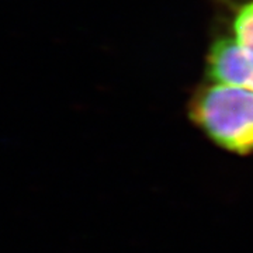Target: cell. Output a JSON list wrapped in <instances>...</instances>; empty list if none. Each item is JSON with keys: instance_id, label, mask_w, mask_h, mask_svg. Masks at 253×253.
Here are the masks:
<instances>
[{"instance_id": "6da1fadb", "label": "cell", "mask_w": 253, "mask_h": 253, "mask_svg": "<svg viewBox=\"0 0 253 253\" xmlns=\"http://www.w3.org/2000/svg\"><path fill=\"white\" fill-rule=\"evenodd\" d=\"M187 110L190 120L219 148L253 154V91L210 81L194 90Z\"/></svg>"}, {"instance_id": "3957f363", "label": "cell", "mask_w": 253, "mask_h": 253, "mask_svg": "<svg viewBox=\"0 0 253 253\" xmlns=\"http://www.w3.org/2000/svg\"><path fill=\"white\" fill-rule=\"evenodd\" d=\"M231 27L236 41L253 51V0H242L234 7Z\"/></svg>"}, {"instance_id": "7a4b0ae2", "label": "cell", "mask_w": 253, "mask_h": 253, "mask_svg": "<svg viewBox=\"0 0 253 253\" xmlns=\"http://www.w3.org/2000/svg\"><path fill=\"white\" fill-rule=\"evenodd\" d=\"M208 79L253 91V51L232 34L218 36L208 48Z\"/></svg>"}]
</instances>
